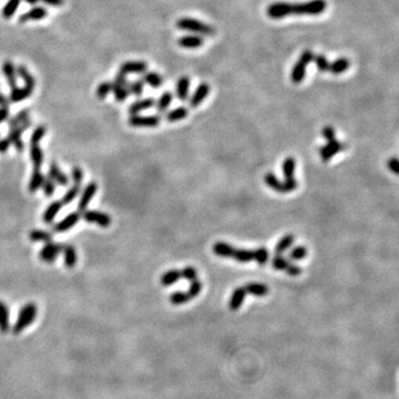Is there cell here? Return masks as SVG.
Listing matches in <instances>:
<instances>
[{"mask_svg": "<svg viewBox=\"0 0 399 399\" xmlns=\"http://www.w3.org/2000/svg\"><path fill=\"white\" fill-rule=\"evenodd\" d=\"M327 7L326 0H309L306 2H273L268 6L266 14L272 19H283L287 16H317L323 14Z\"/></svg>", "mask_w": 399, "mask_h": 399, "instance_id": "1", "label": "cell"}, {"mask_svg": "<svg viewBox=\"0 0 399 399\" xmlns=\"http://www.w3.org/2000/svg\"><path fill=\"white\" fill-rule=\"evenodd\" d=\"M38 315V307L33 303H28L24 305L19 311L18 317H17L16 323L12 327V333L15 335L23 333L26 328H28L31 325Z\"/></svg>", "mask_w": 399, "mask_h": 399, "instance_id": "2", "label": "cell"}, {"mask_svg": "<svg viewBox=\"0 0 399 399\" xmlns=\"http://www.w3.org/2000/svg\"><path fill=\"white\" fill-rule=\"evenodd\" d=\"M176 27L181 30H185V31L203 34L206 37H211L215 33V29L212 26L197 19L189 18V17H182L181 19L177 20Z\"/></svg>", "mask_w": 399, "mask_h": 399, "instance_id": "3", "label": "cell"}, {"mask_svg": "<svg viewBox=\"0 0 399 399\" xmlns=\"http://www.w3.org/2000/svg\"><path fill=\"white\" fill-rule=\"evenodd\" d=\"M315 55L312 50H304L299 56V58L297 60V62L295 63V66L292 69V72H290V81L295 85H298L303 82L306 75V68L311 62H313Z\"/></svg>", "mask_w": 399, "mask_h": 399, "instance_id": "4", "label": "cell"}, {"mask_svg": "<svg viewBox=\"0 0 399 399\" xmlns=\"http://www.w3.org/2000/svg\"><path fill=\"white\" fill-rule=\"evenodd\" d=\"M112 92L114 94L115 101L124 102L129 97V82L127 75L119 72L112 82Z\"/></svg>", "mask_w": 399, "mask_h": 399, "instance_id": "5", "label": "cell"}, {"mask_svg": "<svg viewBox=\"0 0 399 399\" xmlns=\"http://www.w3.org/2000/svg\"><path fill=\"white\" fill-rule=\"evenodd\" d=\"M82 219H84L86 223L89 224H95L100 228H107L111 225V216L105 213V212L97 211V210H86L82 212Z\"/></svg>", "mask_w": 399, "mask_h": 399, "instance_id": "6", "label": "cell"}, {"mask_svg": "<svg viewBox=\"0 0 399 399\" xmlns=\"http://www.w3.org/2000/svg\"><path fill=\"white\" fill-rule=\"evenodd\" d=\"M62 249L63 245H60L58 243L54 242L46 243V244L42 246L40 252H39V258H40L42 262L48 264L54 263L57 261L59 254L62 252Z\"/></svg>", "mask_w": 399, "mask_h": 399, "instance_id": "7", "label": "cell"}, {"mask_svg": "<svg viewBox=\"0 0 399 399\" xmlns=\"http://www.w3.org/2000/svg\"><path fill=\"white\" fill-rule=\"evenodd\" d=\"M129 124L133 128H155L161 122L159 115H130Z\"/></svg>", "mask_w": 399, "mask_h": 399, "instance_id": "8", "label": "cell"}, {"mask_svg": "<svg viewBox=\"0 0 399 399\" xmlns=\"http://www.w3.org/2000/svg\"><path fill=\"white\" fill-rule=\"evenodd\" d=\"M80 219H81L80 212H72V213L68 214L66 218H63L62 220H60L59 222L54 224L53 231L58 234L66 233L69 231V229L75 228L78 224V222L80 221Z\"/></svg>", "mask_w": 399, "mask_h": 399, "instance_id": "9", "label": "cell"}, {"mask_svg": "<svg viewBox=\"0 0 399 399\" xmlns=\"http://www.w3.org/2000/svg\"><path fill=\"white\" fill-rule=\"evenodd\" d=\"M344 147L345 145L342 144L341 141H338L337 139H334V140L327 141L326 144L320 147L319 155L324 162H329L337 153H340Z\"/></svg>", "mask_w": 399, "mask_h": 399, "instance_id": "10", "label": "cell"}, {"mask_svg": "<svg viewBox=\"0 0 399 399\" xmlns=\"http://www.w3.org/2000/svg\"><path fill=\"white\" fill-rule=\"evenodd\" d=\"M97 191L98 184L95 183V182H89V183L85 186V189L82 190V192L80 194L79 202H78V211H79L80 213L88 209L90 202L92 201Z\"/></svg>", "mask_w": 399, "mask_h": 399, "instance_id": "11", "label": "cell"}, {"mask_svg": "<svg viewBox=\"0 0 399 399\" xmlns=\"http://www.w3.org/2000/svg\"><path fill=\"white\" fill-rule=\"evenodd\" d=\"M147 71V63L141 60H130L125 61L120 66L121 73L124 75H143Z\"/></svg>", "mask_w": 399, "mask_h": 399, "instance_id": "12", "label": "cell"}, {"mask_svg": "<svg viewBox=\"0 0 399 399\" xmlns=\"http://www.w3.org/2000/svg\"><path fill=\"white\" fill-rule=\"evenodd\" d=\"M48 16V10L45 7L41 6H34L31 9L28 10L27 12L21 15L19 17V23H27V21H37V20H42L45 19Z\"/></svg>", "mask_w": 399, "mask_h": 399, "instance_id": "13", "label": "cell"}, {"mask_svg": "<svg viewBox=\"0 0 399 399\" xmlns=\"http://www.w3.org/2000/svg\"><path fill=\"white\" fill-rule=\"evenodd\" d=\"M26 130L23 127H16L11 128L9 130V133H8V139H9L11 142V145L15 146V149L17 150V152L21 153L25 149V144L23 142V133Z\"/></svg>", "mask_w": 399, "mask_h": 399, "instance_id": "14", "label": "cell"}, {"mask_svg": "<svg viewBox=\"0 0 399 399\" xmlns=\"http://www.w3.org/2000/svg\"><path fill=\"white\" fill-rule=\"evenodd\" d=\"M210 93V86L207 84H201L200 85L197 90L194 91V93L190 99V107L191 108H198L201 103L204 101V99L207 97V94Z\"/></svg>", "mask_w": 399, "mask_h": 399, "instance_id": "15", "label": "cell"}, {"mask_svg": "<svg viewBox=\"0 0 399 399\" xmlns=\"http://www.w3.org/2000/svg\"><path fill=\"white\" fill-rule=\"evenodd\" d=\"M48 176H49L50 179H53L56 182V184H59L61 186H67L69 184V177L67 176L66 173H63L60 170V168L56 162L50 163Z\"/></svg>", "mask_w": 399, "mask_h": 399, "instance_id": "16", "label": "cell"}, {"mask_svg": "<svg viewBox=\"0 0 399 399\" xmlns=\"http://www.w3.org/2000/svg\"><path fill=\"white\" fill-rule=\"evenodd\" d=\"M62 203L61 201H54L51 202L49 205L47 206V209L45 210L42 214V221L46 224H53L55 219L57 218V215L60 211L62 209Z\"/></svg>", "mask_w": 399, "mask_h": 399, "instance_id": "17", "label": "cell"}, {"mask_svg": "<svg viewBox=\"0 0 399 399\" xmlns=\"http://www.w3.org/2000/svg\"><path fill=\"white\" fill-rule=\"evenodd\" d=\"M32 91H33V89L29 88V86H16L10 91L9 101L12 102V103L24 101V100L28 99L30 95L32 94Z\"/></svg>", "mask_w": 399, "mask_h": 399, "instance_id": "18", "label": "cell"}, {"mask_svg": "<svg viewBox=\"0 0 399 399\" xmlns=\"http://www.w3.org/2000/svg\"><path fill=\"white\" fill-rule=\"evenodd\" d=\"M155 106V100L153 98H145L142 100H138V101L133 102L132 105H130L129 107V114L134 115L140 114L141 111H144L150 109Z\"/></svg>", "mask_w": 399, "mask_h": 399, "instance_id": "19", "label": "cell"}, {"mask_svg": "<svg viewBox=\"0 0 399 399\" xmlns=\"http://www.w3.org/2000/svg\"><path fill=\"white\" fill-rule=\"evenodd\" d=\"M1 69L8 85H9L11 88H14V86H17V70L14 62H12L11 60H6V61H3Z\"/></svg>", "mask_w": 399, "mask_h": 399, "instance_id": "20", "label": "cell"}, {"mask_svg": "<svg viewBox=\"0 0 399 399\" xmlns=\"http://www.w3.org/2000/svg\"><path fill=\"white\" fill-rule=\"evenodd\" d=\"M246 296V290L244 287H237L233 290L232 296L228 302V309L231 311H237L243 305Z\"/></svg>", "mask_w": 399, "mask_h": 399, "instance_id": "21", "label": "cell"}, {"mask_svg": "<svg viewBox=\"0 0 399 399\" xmlns=\"http://www.w3.org/2000/svg\"><path fill=\"white\" fill-rule=\"evenodd\" d=\"M235 247L231 244H228L225 242H218L213 246V252L220 257L224 258H233L234 253H235Z\"/></svg>", "mask_w": 399, "mask_h": 399, "instance_id": "22", "label": "cell"}, {"mask_svg": "<svg viewBox=\"0 0 399 399\" xmlns=\"http://www.w3.org/2000/svg\"><path fill=\"white\" fill-rule=\"evenodd\" d=\"M63 263L67 268H73L78 261L77 251L73 245H63Z\"/></svg>", "mask_w": 399, "mask_h": 399, "instance_id": "23", "label": "cell"}, {"mask_svg": "<svg viewBox=\"0 0 399 399\" xmlns=\"http://www.w3.org/2000/svg\"><path fill=\"white\" fill-rule=\"evenodd\" d=\"M190 78L189 77H181L176 82L175 89H176V95L181 101H186L189 98V91H190Z\"/></svg>", "mask_w": 399, "mask_h": 399, "instance_id": "24", "label": "cell"}, {"mask_svg": "<svg viewBox=\"0 0 399 399\" xmlns=\"http://www.w3.org/2000/svg\"><path fill=\"white\" fill-rule=\"evenodd\" d=\"M10 329V313L8 306L0 301V332L8 333Z\"/></svg>", "mask_w": 399, "mask_h": 399, "instance_id": "25", "label": "cell"}, {"mask_svg": "<svg viewBox=\"0 0 399 399\" xmlns=\"http://www.w3.org/2000/svg\"><path fill=\"white\" fill-rule=\"evenodd\" d=\"M179 46L185 49H195L203 45V38L200 36H183L179 39Z\"/></svg>", "mask_w": 399, "mask_h": 399, "instance_id": "26", "label": "cell"}, {"mask_svg": "<svg viewBox=\"0 0 399 399\" xmlns=\"http://www.w3.org/2000/svg\"><path fill=\"white\" fill-rule=\"evenodd\" d=\"M43 180H45V176L40 171V169H34L31 177H30L29 180V184H28V190L29 192L34 193L37 192L38 190L41 189L42 183H43Z\"/></svg>", "mask_w": 399, "mask_h": 399, "instance_id": "27", "label": "cell"}, {"mask_svg": "<svg viewBox=\"0 0 399 399\" xmlns=\"http://www.w3.org/2000/svg\"><path fill=\"white\" fill-rule=\"evenodd\" d=\"M349 67H350L349 59L338 58L336 60H334L333 62H331L329 72H332L333 75H341V73H344L346 70H348Z\"/></svg>", "mask_w": 399, "mask_h": 399, "instance_id": "28", "label": "cell"}, {"mask_svg": "<svg viewBox=\"0 0 399 399\" xmlns=\"http://www.w3.org/2000/svg\"><path fill=\"white\" fill-rule=\"evenodd\" d=\"M142 80L144 84L149 85L150 86H152L154 89H158L160 86H162L163 85V78L159 75L157 72L153 71H146L143 73Z\"/></svg>", "mask_w": 399, "mask_h": 399, "instance_id": "29", "label": "cell"}, {"mask_svg": "<svg viewBox=\"0 0 399 399\" xmlns=\"http://www.w3.org/2000/svg\"><path fill=\"white\" fill-rule=\"evenodd\" d=\"M29 238L31 242L36 243H49L53 242V234L43 229H32L29 233Z\"/></svg>", "mask_w": 399, "mask_h": 399, "instance_id": "30", "label": "cell"}, {"mask_svg": "<svg viewBox=\"0 0 399 399\" xmlns=\"http://www.w3.org/2000/svg\"><path fill=\"white\" fill-rule=\"evenodd\" d=\"M245 290H246V294H251L253 295V296H257V297H263L267 295L268 293V287L266 285H264L262 283H249L245 285Z\"/></svg>", "mask_w": 399, "mask_h": 399, "instance_id": "31", "label": "cell"}, {"mask_svg": "<svg viewBox=\"0 0 399 399\" xmlns=\"http://www.w3.org/2000/svg\"><path fill=\"white\" fill-rule=\"evenodd\" d=\"M264 182L270 186L272 190H274L275 192H279V193H285V190H284V182H281L279 179H277V176L275 174H273V173H266L265 175H264Z\"/></svg>", "mask_w": 399, "mask_h": 399, "instance_id": "32", "label": "cell"}, {"mask_svg": "<svg viewBox=\"0 0 399 399\" xmlns=\"http://www.w3.org/2000/svg\"><path fill=\"white\" fill-rule=\"evenodd\" d=\"M30 159H31V162L34 169L41 168L43 160H45V155H43L41 147L39 146V144L30 146Z\"/></svg>", "mask_w": 399, "mask_h": 399, "instance_id": "33", "label": "cell"}, {"mask_svg": "<svg viewBox=\"0 0 399 399\" xmlns=\"http://www.w3.org/2000/svg\"><path fill=\"white\" fill-rule=\"evenodd\" d=\"M294 241H295V237H294V235H292V234H287V235L282 237L274 249L275 255L283 254L285 251H287L289 247L294 244Z\"/></svg>", "mask_w": 399, "mask_h": 399, "instance_id": "34", "label": "cell"}, {"mask_svg": "<svg viewBox=\"0 0 399 399\" xmlns=\"http://www.w3.org/2000/svg\"><path fill=\"white\" fill-rule=\"evenodd\" d=\"M295 169H296V161H295V159L292 157L286 158L283 164H282V171H283L285 180L294 179Z\"/></svg>", "mask_w": 399, "mask_h": 399, "instance_id": "35", "label": "cell"}, {"mask_svg": "<svg viewBox=\"0 0 399 399\" xmlns=\"http://www.w3.org/2000/svg\"><path fill=\"white\" fill-rule=\"evenodd\" d=\"M80 191H81V186L80 185L73 184L72 186H70V188L67 190V192L63 194V197L61 198V200H60V201H61V203H62V205L71 204V203L78 198V195L80 194Z\"/></svg>", "mask_w": 399, "mask_h": 399, "instance_id": "36", "label": "cell"}, {"mask_svg": "<svg viewBox=\"0 0 399 399\" xmlns=\"http://www.w3.org/2000/svg\"><path fill=\"white\" fill-rule=\"evenodd\" d=\"M16 70H17V73H18V76L24 80L25 86H29V88L33 89L34 86H36V80H34V78L32 77L31 73L29 72L28 69L25 66H23V64H20V66L16 68Z\"/></svg>", "mask_w": 399, "mask_h": 399, "instance_id": "37", "label": "cell"}, {"mask_svg": "<svg viewBox=\"0 0 399 399\" xmlns=\"http://www.w3.org/2000/svg\"><path fill=\"white\" fill-rule=\"evenodd\" d=\"M29 120H30L29 110H26V109L21 110L16 115H14L12 118H10L9 120H8V127H9L10 129L11 128H16L20 124L27 122V121H29Z\"/></svg>", "mask_w": 399, "mask_h": 399, "instance_id": "38", "label": "cell"}, {"mask_svg": "<svg viewBox=\"0 0 399 399\" xmlns=\"http://www.w3.org/2000/svg\"><path fill=\"white\" fill-rule=\"evenodd\" d=\"M172 100L173 94L171 92H164L159 98L158 101L155 102V108H157V111L159 114H163V112H166L169 109V107L172 103Z\"/></svg>", "mask_w": 399, "mask_h": 399, "instance_id": "39", "label": "cell"}, {"mask_svg": "<svg viewBox=\"0 0 399 399\" xmlns=\"http://www.w3.org/2000/svg\"><path fill=\"white\" fill-rule=\"evenodd\" d=\"M189 114V110L186 109L184 107H180V108H176V109H173L172 111L169 112L166 115V119L169 122H177V121L180 120H183L184 118H186Z\"/></svg>", "mask_w": 399, "mask_h": 399, "instance_id": "40", "label": "cell"}, {"mask_svg": "<svg viewBox=\"0 0 399 399\" xmlns=\"http://www.w3.org/2000/svg\"><path fill=\"white\" fill-rule=\"evenodd\" d=\"M21 0H8L6 2V5L3 6L1 15L5 19H10L12 16L16 14L17 9L20 6Z\"/></svg>", "mask_w": 399, "mask_h": 399, "instance_id": "41", "label": "cell"}, {"mask_svg": "<svg viewBox=\"0 0 399 399\" xmlns=\"http://www.w3.org/2000/svg\"><path fill=\"white\" fill-rule=\"evenodd\" d=\"M181 279V271L170 270L161 276V284L163 286H171Z\"/></svg>", "mask_w": 399, "mask_h": 399, "instance_id": "42", "label": "cell"}, {"mask_svg": "<svg viewBox=\"0 0 399 399\" xmlns=\"http://www.w3.org/2000/svg\"><path fill=\"white\" fill-rule=\"evenodd\" d=\"M233 258L238 263H249L254 259V252L251 250H245V249L235 250V253H234Z\"/></svg>", "mask_w": 399, "mask_h": 399, "instance_id": "43", "label": "cell"}, {"mask_svg": "<svg viewBox=\"0 0 399 399\" xmlns=\"http://www.w3.org/2000/svg\"><path fill=\"white\" fill-rule=\"evenodd\" d=\"M253 252H254V261L256 262L258 265L263 266L268 262V258H270V253H268L266 247L259 246L256 250L253 251Z\"/></svg>", "mask_w": 399, "mask_h": 399, "instance_id": "44", "label": "cell"}, {"mask_svg": "<svg viewBox=\"0 0 399 399\" xmlns=\"http://www.w3.org/2000/svg\"><path fill=\"white\" fill-rule=\"evenodd\" d=\"M112 92V82L110 81H103L98 86L97 90H95V95L100 99H106L108 95Z\"/></svg>", "mask_w": 399, "mask_h": 399, "instance_id": "45", "label": "cell"}, {"mask_svg": "<svg viewBox=\"0 0 399 399\" xmlns=\"http://www.w3.org/2000/svg\"><path fill=\"white\" fill-rule=\"evenodd\" d=\"M190 299L191 298L189 296L188 292H182V290H177V292L171 294V296H170V301L173 305L185 304V303H188Z\"/></svg>", "mask_w": 399, "mask_h": 399, "instance_id": "46", "label": "cell"}, {"mask_svg": "<svg viewBox=\"0 0 399 399\" xmlns=\"http://www.w3.org/2000/svg\"><path fill=\"white\" fill-rule=\"evenodd\" d=\"M307 255V249L304 245H298L295 246L294 249L290 251L288 254L289 259L292 261H301V259H304Z\"/></svg>", "mask_w": 399, "mask_h": 399, "instance_id": "47", "label": "cell"}, {"mask_svg": "<svg viewBox=\"0 0 399 399\" xmlns=\"http://www.w3.org/2000/svg\"><path fill=\"white\" fill-rule=\"evenodd\" d=\"M46 132L47 129L45 125H38V127H36V129L32 131L31 137H30V144L31 145L39 144V142H40L43 137L46 136Z\"/></svg>", "mask_w": 399, "mask_h": 399, "instance_id": "48", "label": "cell"}, {"mask_svg": "<svg viewBox=\"0 0 399 399\" xmlns=\"http://www.w3.org/2000/svg\"><path fill=\"white\" fill-rule=\"evenodd\" d=\"M289 261L282 255H275L272 259V267L276 271H285L289 265Z\"/></svg>", "mask_w": 399, "mask_h": 399, "instance_id": "49", "label": "cell"}, {"mask_svg": "<svg viewBox=\"0 0 399 399\" xmlns=\"http://www.w3.org/2000/svg\"><path fill=\"white\" fill-rule=\"evenodd\" d=\"M313 61L315 62L316 68L318 69L319 72H328L329 71V66H331V62L328 61V59L325 57L324 55L315 56Z\"/></svg>", "mask_w": 399, "mask_h": 399, "instance_id": "50", "label": "cell"}, {"mask_svg": "<svg viewBox=\"0 0 399 399\" xmlns=\"http://www.w3.org/2000/svg\"><path fill=\"white\" fill-rule=\"evenodd\" d=\"M144 91V82L143 80H136L129 84V92L134 97H141Z\"/></svg>", "mask_w": 399, "mask_h": 399, "instance_id": "51", "label": "cell"}, {"mask_svg": "<svg viewBox=\"0 0 399 399\" xmlns=\"http://www.w3.org/2000/svg\"><path fill=\"white\" fill-rule=\"evenodd\" d=\"M41 189L47 198H51L56 192V182L53 179H50L49 176L45 177Z\"/></svg>", "mask_w": 399, "mask_h": 399, "instance_id": "52", "label": "cell"}, {"mask_svg": "<svg viewBox=\"0 0 399 399\" xmlns=\"http://www.w3.org/2000/svg\"><path fill=\"white\" fill-rule=\"evenodd\" d=\"M181 279H184L189 282L198 280V271L192 266H186L181 271Z\"/></svg>", "mask_w": 399, "mask_h": 399, "instance_id": "53", "label": "cell"}, {"mask_svg": "<svg viewBox=\"0 0 399 399\" xmlns=\"http://www.w3.org/2000/svg\"><path fill=\"white\" fill-rule=\"evenodd\" d=\"M201 289H202V283L200 282L199 280H194L191 282V285H190V288L188 290V294L190 298H195L199 296V294L201 293Z\"/></svg>", "mask_w": 399, "mask_h": 399, "instance_id": "54", "label": "cell"}, {"mask_svg": "<svg viewBox=\"0 0 399 399\" xmlns=\"http://www.w3.org/2000/svg\"><path fill=\"white\" fill-rule=\"evenodd\" d=\"M71 180L73 181V184L80 185L84 182V171L79 167H73L71 169Z\"/></svg>", "mask_w": 399, "mask_h": 399, "instance_id": "55", "label": "cell"}, {"mask_svg": "<svg viewBox=\"0 0 399 399\" xmlns=\"http://www.w3.org/2000/svg\"><path fill=\"white\" fill-rule=\"evenodd\" d=\"M387 167L390 170V172H393L394 174L399 175V160L397 158H390L388 159Z\"/></svg>", "mask_w": 399, "mask_h": 399, "instance_id": "56", "label": "cell"}, {"mask_svg": "<svg viewBox=\"0 0 399 399\" xmlns=\"http://www.w3.org/2000/svg\"><path fill=\"white\" fill-rule=\"evenodd\" d=\"M286 273H287V274L289 275V276H298L299 274H301V273L303 272V270L301 267H299L298 265H296V264H289L288 265V267L286 268Z\"/></svg>", "mask_w": 399, "mask_h": 399, "instance_id": "57", "label": "cell"}, {"mask_svg": "<svg viewBox=\"0 0 399 399\" xmlns=\"http://www.w3.org/2000/svg\"><path fill=\"white\" fill-rule=\"evenodd\" d=\"M323 137L325 138V140L326 141H331L334 140L335 138V130H334L332 127H325L322 131Z\"/></svg>", "mask_w": 399, "mask_h": 399, "instance_id": "58", "label": "cell"}, {"mask_svg": "<svg viewBox=\"0 0 399 399\" xmlns=\"http://www.w3.org/2000/svg\"><path fill=\"white\" fill-rule=\"evenodd\" d=\"M10 146H11V142L9 139L8 138L0 139V154L7 153V151L9 150Z\"/></svg>", "mask_w": 399, "mask_h": 399, "instance_id": "59", "label": "cell"}, {"mask_svg": "<svg viewBox=\"0 0 399 399\" xmlns=\"http://www.w3.org/2000/svg\"><path fill=\"white\" fill-rule=\"evenodd\" d=\"M9 115H10L9 108H0V123L5 122V121L9 119Z\"/></svg>", "mask_w": 399, "mask_h": 399, "instance_id": "60", "label": "cell"}, {"mask_svg": "<svg viewBox=\"0 0 399 399\" xmlns=\"http://www.w3.org/2000/svg\"><path fill=\"white\" fill-rule=\"evenodd\" d=\"M43 3H46L48 6H53V7H60L63 5L64 0H40Z\"/></svg>", "mask_w": 399, "mask_h": 399, "instance_id": "61", "label": "cell"}, {"mask_svg": "<svg viewBox=\"0 0 399 399\" xmlns=\"http://www.w3.org/2000/svg\"><path fill=\"white\" fill-rule=\"evenodd\" d=\"M9 98H7L5 94L0 93V108H9Z\"/></svg>", "mask_w": 399, "mask_h": 399, "instance_id": "62", "label": "cell"}, {"mask_svg": "<svg viewBox=\"0 0 399 399\" xmlns=\"http://www.w3.org/2000/svg\"><path fill=\"white\" fill-rule=\"evenodd\" d=\"M24 1L29 3V5L34 6V5H37V3H38L39 1H40V0H24Z\"/></svg>", "mask_w": 399, "mask_h": 399, "instance_id": "63", "label": "cell"}]
</instances>
